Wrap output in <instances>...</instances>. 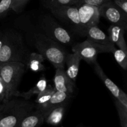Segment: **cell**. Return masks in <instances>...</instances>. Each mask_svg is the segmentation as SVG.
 <instances>
[{
    "mask_svg": "<svg viewBox=\"0 0 127 127\" xmlns=\"http://www.w3.org/2000/svg\"><path fill=\"white\" fill-rule=\"evenodd\" d=\"M110 0H79L78 3H85L88 4L94 5V6H99L105 2H108Z\"/></svg>",
    "mask_w": 127,
    "mask_h": 127,
    "instance_id": "obj_26",
    "label": "cell"
},
{
    "mask_svg": "<svg viewBox=\"0 0 127 127\" xmlns=\"http://www.w3.org/2000/svg\"><path fill=\"white\" fill-rule=\"evenodd\" d=\"M75 5L78 8L80 24L85 33L88 28L97 26L100 17L98 6L85 3H78Z\"/></svg>",
    "mask_w": 127,
    "mask_h": 127,
    "instance_id": "obj_9",
    "label": "cell"
},
{
    "mask_svg": "<svg viewBox=\"0 0 127 127\" xmlns=\"http://www.w3.org/2000/svg\"><path fill=\"white\" fill-rule=\"evenodd\" d=\"M71 97V95L70 94H67V93H64V92L56 91V92L53 94L50 100L48 102L45 109L42 112L43 115H44L48 110H50L52 108L55 107L57 106V105L68 103V100L70 99Z\"/></svg>",
    "mask_w": 127,
    "mask_h": 127,
    "instance_id": "obj_20",
    "label": "cell"
},
{
    "mask_svg": "<svg viewBox=\"0 0 127 127\" xmlns=\"http://www.w3.org/2000/svg\"><path fill=\"white\" fill-rule=\"evenodd\" d=\"M38 28L48 38L61 45H71L74 37L70 32L61 26L49 14H42L38 19Z\"/></svg>",
    "mask_w": 127,
    "mask_h": 127,
    "instance_id": "obj_4",
    "label": "cell"
},
{
    "mask_svg": "<svg viewBox=\"0 0 127 127\" xmlns=\"http://www.w3.org/2000/svg\"><path fill=\"white\" fill-rule=\"evenodd\" d=\"M81 58L76 53H68L65 60V64L67 66L65 73L68 78L75 83L79 72V64Z\"/></svg>",
    "mask_w": 127,
    "mask_h": 127,
    "instance_id": "obj_15",
    "label": "cell"
},
{
    "mask_svg": "<svg viewBox=\"0 0 127 127\" xmlns=\"http://www.w3.org/2000/svg\"><path fill=\"white\" fill-rule=\"evenodd\" d=\"M5 31H2L0 30V50L3 45L4 41Z\"/></svg>",
    "mask_w": 127,
    "mask_h": 127,
    "instance_id": "obj_29",
    "label": "cell"
},
{
    "mask_svg": "<svg viewBox=\"0 0 127 127\" xmlns=\"http://www.w3.org/2000/svg\"><path fill=\"white\" fill-rule=\"evenodd\" d=\"M56 89L54 87H52L50 85H48L45 90L37 95V99L35 100V109L40 110L42 112L44 111L50 100L51 97L56 92Z\"/></svg>",
    "mask_w": 127,
    "mask_h": 127,
    "instance_id": "obj_17",
    "label": "cell"
},
{
    "mask_svg": "<svg viewBox=\"0 0 127 127\" xmlns=\"http://www.w3.org/2000/svg\"><path fill=\"white\" fill-rule=\"evenodd\" d=\"M98 7L100 16L106 19L112 24L117 25L127 31V13L119 8L112 0Z\"/></svg>",
    "mask_w": 127,
    "mask_h": 127,
    "instance_id": "obj_8",
    "label": "cell"
},
{
    "mask_svg": "<svg viewBox=\"0 0 127 127\" xmlns=\"http://www.w3.org/2000/svg\"></svg>",
    "mask_w": 127,
    "mask_h": 127,
    "instance_id": "obj_31",
    "label": "cell"
},
{
    "mask_svg": "<svg viewBox=\"0 0 127 127\" xmlns=\"http://www.w3.org/2000/svg\"><path fill=\"white\" fill-rule=\"evenodd\" d=\"M53 16L63 22L73 33L85 37V32L80 24L78 8L76 5L60 6L50 9Z\"/></svg>",
    "mask_w": 127,
    "mask_h": 127,
    "instance_id": "obj_6",
    "label": "cell"
},
{
    "mask_svg": "<svg viewBox=\"0 0 127 127\" xmlns=\"http://www.w3.org/2000/svg\"><path fill=\"white\" fill-rule=\"evenodd\" d=\"M26 68V64L21 62H9L0 66V76L6 89L3 102L14 97Z\"/></svg>",
    "mask_w": 127,
    "mask_h": 127,
    "instance_id": "obj_5",
    "label": "cell"
},
{
    "mask_svg": "<svg viewBox=\"0 0 127 127\" xmlns=\"http://www.w3.org/2000/svg\"><path fill=\"white\" fill-rule=\"evenodd\" d=\"M12 0H0V19L7 15L11 10Z\"/></svg>",
    "mask_w": 127,
    "mask_h": 127,
    "instance_id": "obj_24",
    "label": "cell"
},
{
    "mask_svg": "<svg viewBox=\"0 0 127 127\" xmlns=\"http://www.w3.org/2000/svg\"><path fill=\"white\" fill-rule=\"evenodd\" d=\"M47 86V81L45 77H42L38 80V81L36 83L34 86L32 87L29 91L27 92H21L17 91L16 94H14V97H21L26 100H29L33 95H38L40 93H42L43 90L45 89Z\"/></svg>",
    "mask_w": 127,
    "mask_h": 127,
    "instance_id": "obj_18",
    "label": "cell"
},
{
    "mask_svg": "<svg viewBox=\"0 0 127 127\" xmlns=\"http://www.w3.org/2000/svg\"><path fill=\"white\" fill-rule=\"evenodd\" d=\"M125 31L120 26L111 24L108 29V35L114 45H116L120 49L127 52V43L124 37Z\"/></svg>",
    "mask_w": 127,
    "mask_h": 127,
    "instance_id": "obj_13",
    "label": "cell"
},
{
    "mask_svg": "<svg viewBox=\"0 0 127 127\" xmlns=\"http://www.w3.org/2000/svg\"><path fill=\"white\" fill-rule=\"evenodd\" d=\"M53 81L54 88L58 91L64 92L71 95L74 93L76 89L75 83L68 78L65 73L64 68H58L56 69Z\"/></svg>",
    "mask_w": 127,
    "mask_h": 127,
    "instance_id": "obj_11",
    "label": "cell"
},
{
    "mask_svg": "<svg viewBox=\"0 0 127 127\" xmlns=\"http://www.w3.org/2000/svg\"><path fill=\"white\" fill-rule=\"evenodd\" d=\"M112 1L124 12L127 13V0H112Z\"/></svg>",
    "mask_w": 127,
    "mask_h": 127,
    "instance_id": "obj_27",
    "label": "cell"
},
{
    "mask_svg": "<svg viewBox=\"0 0 127 127\" xmlns=\"http://www.w3.org/2000/svg\"><path fill=\"white\" fill-rule=\"evenodd\" d=\"M79 0H43L44 5L48 9L60 6H73L79 2Z\"/></svg>",
    "mask_w": 127,
    "mask_h": 127,
    "instance_id": "obj_22",
    "label": "cell"
},
{
    "mask_svg": "<svg viewBox=\"0 0 127 127\" xmlns=\"http://www.w3.org/2000/svg\"><path fill=\"white\" fill-rule=\"evenodd\" d=\"M114 102L120 119V127H127V107L115 99Z\"/></svg>",
    "mask_w": 127,
    "mask_h": 127,
    "instance_id": "obj_23",
    "label": "cell"
},
{
    "mask_svg": "<svg viewBox=\"0 0 127 127\" xmlns=\"http://www.w3.org/2000/svg\"><path fill=\"white\" fill-rule=\"evenodd\" d=\"M115 45H104L93 43L86 40L81 43H77L72 47L73 53H76L84 60L86 63L92 64L97 61L98 55L102 53L112 52Z\"/></svg>",
    "mask_w": 127,
    "mask_h": 127,
    "instance_id": "obj_7",
    "label": "cell"
},
{
    "mask_svg": "<svg viewBox=\"0 0 127 127\" xmlns=\"http://www.w3.org/2000/svg\"><path fill=\"white\" fill-rule=\"evenodd\" d=\"M88 40L93 43L104 45H114L110 40L109 35L100 29L97 26H92L86 30L85 33Z\"/></svg>",
    "mask_w": 127,
    "mask_h": 127,
    "instance_id": "obj_12",
    "label": "cell"
},
{
    "mask_svg": "<svg viewBox=\"0 0 127 127\" xmlns=\"http://www.w3.org/2000/svg\"><path fill=\"white\" fill-rule=\"evenodd\" d=\"M29 0H12L11 9L16 13L21 12Z\"/></svg>",
    "mask_w": 127,
    "mask_h": 127,
    "instance_id": "obj_25",
    "label": "cell"
},
{
    "mask_svg": "<svg viewBox=\"0 0 127 127\" xmlns=\"http://www.w3.org/2000/svg\"><path fill=\"white\" fill-rule=\"evenodd\" d=\"M30 53L19 32L5 31L4 41L0 50V66L9 62H21L26 65Z\"/></svg>",
    "mask_w": 127,
    "mask_h": 127,
    "instance_id": "obj_2",
    "label": "cell"
},
{
    "mask_svg": "<svg viewBox=\"0 0 127 127\" xmlns=\"http://www.w3.org/2000/svg\"><path fill=\"white\" fill-rule=\"evenodd\" d=\"M92 66H93L94 71L95 72L97 75L100 78V79L104 83V85L106 86V88L110 91L114 98L119 100V102H120L125 106L127 107V94L122 89H120L111 79H109L107 76L106 74L103 71L102 68L100 67V66L98 63L97 61H95V62H94L92 64Z\"/></svg>",
    "mask_w": 127,
    "mask_h": 127,
    "instance_id": "obj_10",
    "label": "cell"
},
{
    "mask_svg": "<svg viewBox=\"0 0 127 127\" xmlns=\"http://www.w3.org/2000/svg\"><path fill=\"white\" fill-rule=\"evenodd\" d=\"M68 103L60 104L52 108L43 115L44 122L53 126H57L62 123Z\"/></svg>",
    "mask_w": 127,
    "mask_h": 127,
    "instance_id": "obj_14",
    "label": "cell"
},
{
    "mask_svg": "<svg viewBox=\"0 0 127 127\" xmlns=\"http://www.w3.org/2000/svg\"><path fill=\"white\" fill-rule=\"evenodd\" d=\"M111 53H113L115 60L118 64L124 69H127V52L121 49H117L115 47L113 48Z\"/></svg>",
    "mask_w": 127,
    "mask_h": 127,
    "instance_id": "obj_21",
    "label": "cell"
},
{
    "mask_svg": "<svg viewBox=\"0 0 127 127\" xmlns=\"http://www.w3.org/2000/svg\"><path fill=\"white\" fill-rule=\"evenodd\" d=\"M45 58L39 53H31L27 60L26 67L34 73L45 70V67L43 64Z\"/></svg>",
    "mask_w": 127,
    "mask_h": 127,
    "instance_id": "obj_19",
    "label": "cell"
},
{
    "mask_svg": "<svg viewBox=\"0 0 127 127\" xmlns=\"http://www.w3.org/2000/svg\"><path fill=\"white\" fill-rule=\"evenodd\" d=\"M6 86L0 76V103H2L6 97Z\"/></svg>",
    "mask_w": 127,
    "mask_h": 127,
    "instance_id": "obj_28",
    "label": "cell"
},
{
    "mask_svg": "<svg viewBox=\"0 0 127 127\" xmlns=\"http://www.w3.org/2000/svg\"></svg>",
    "mask_w": 127,
    "mask_h": 127,
    "instance_id": "obj_30",
    "label": "cell"
},
{
    "mask_svg": "<svg viewBox=\"0 0 127 127\" xmlns=\"http://www.w3.org/2000/svg\"><path fill=\"white\" fill-rule=\"evenodd\" d=\"M34 109V103L16 97L0 103V127H16Z\"/></svg>",
    "mask_w": 127,
    "mask_h": 127,
    "instance_id": "obj_3",
    "label": "cell"
},
{
    "mask_svg": "<svg viewBox=\"0 0 127 127\" xmlns=\"http://www.w3.org/2000/svg\"><path fill=\"white\" fill-rule=\"evenodd\" d=\"M44 122V117L41 111L34 109L25 116L16 127H40Z\"/></svg>",
    "mask_w": 127,
    "mask_h": 127,
    "instance_id": "obj_16",
    "label": "cell"
},
{
    "mask_svg": "<svg viewBox=\"0 0 127 127\" xmlns=\"http://www.w3.org/2000/svg\"><path fill=\"white\" fill-rule=\"evenodd\" d=\"M30 35L33 45L45 59L49 61L56 69L64 68L68 53L62 45L48 38L38 28L31 31Z\"/></svg>",
    "mask_w": 127,
    "mask_h": 127,
    "instance_id": "obj_1",
    "label": "cell"
}]
</instances>
